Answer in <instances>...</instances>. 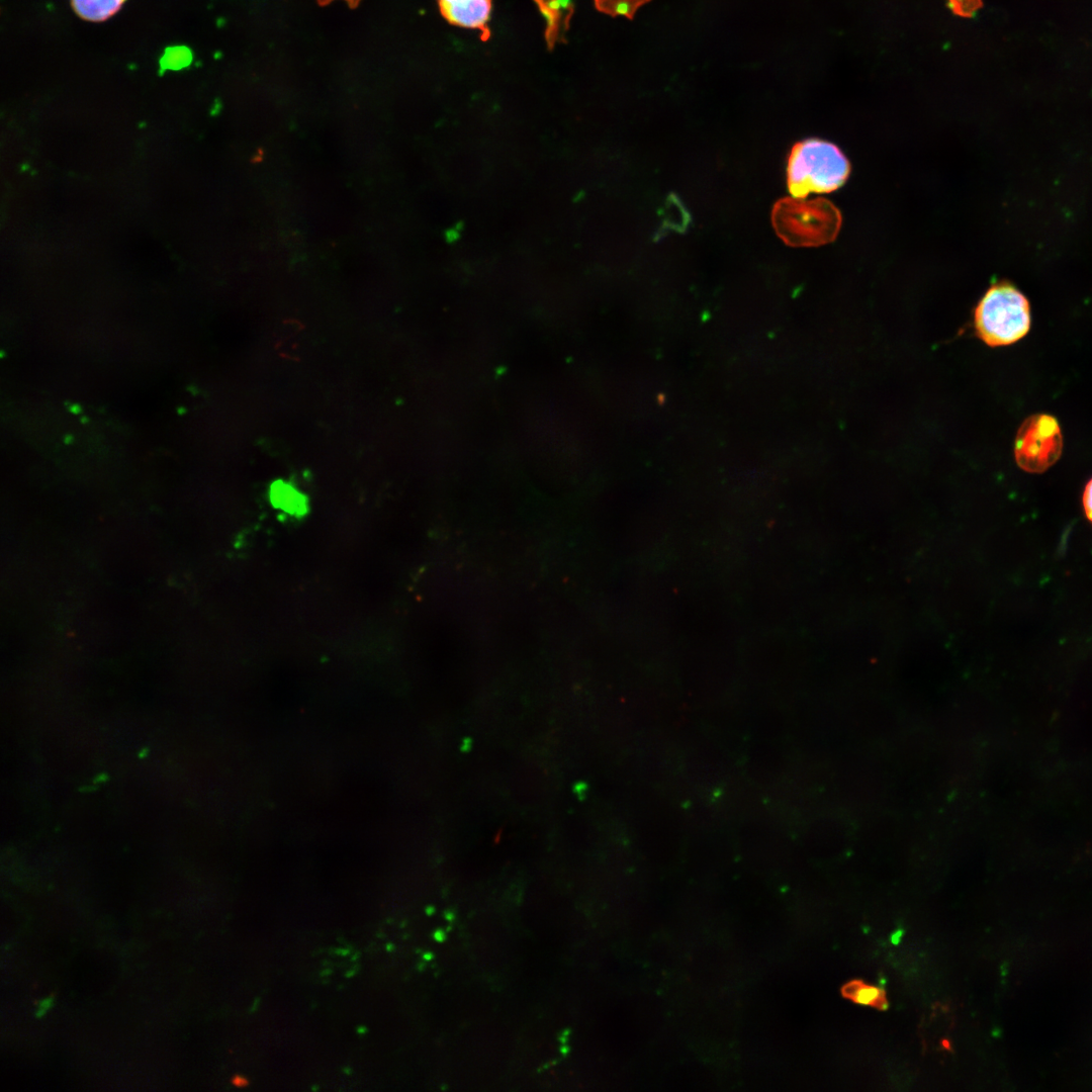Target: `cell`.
<instances>
[{
	"instance_id": "cell-7",
	"label": "cell",
	"mask_w": 1092,
	"mask_h": 1092,
	"mask_svg": "<svg viewBox=\"0 0 1092 1092\" xmlns=\"http://www.w3.org/2000/svg\"><path fill=\"white\" fill-rule=\"evenodd\" d=\"M126 0H70L74 12L82 19L102 22L116 14Z\"/></svg>"
},
{
	"instance_id": "cell-14",
	"label": "cell",
	"mask_w": 1092,
	"mask_h": 1092,
	"mask_svg": "<svg viewBox=\"0 0 1092 1092\" xmlns=\"http://www.w3.org/2000/svg\"><path fill=\"white\" fill-rule=\"evenodd\" d=\"M861 983L862 982L859 981V980L850 981L849 983H847L846 985H844L842 987V989H841L842 995L844 997H846V998L851 999L853 997V995L855 994V992L857 991V989L859 988V986L861 985Z\"/></svg>"
},
{
	"instance_id": "cell-10",
	"label": "cell",
	"mask_w": 1092,
	"mask_h": 1092,
	"mask_svg": "<svg viewBox=\"0 0 1092 1092\" xmlns=\"http://www.w3.org/2000/svg\"><path fill=\"white\" fill-rule=\"evenodd\" d=\"M193 60L192 52L183 46L170 47L160 59L161 70H180L189 66Z\"/></svg>"
},
{
	"instance_id": "cell-5",
	"label": "cell",
	"mask_w": 1092,
	"mask_h": 1092,
	"mask_svg": "<svg viewBox=\"0 0 1092 1092\" xmlns=\"http://www.w3.org/2000/svg\"><path fill=\"white\" fill-rule=\"evenodd\" d=\"M438 5L442 16L450 24L478 29L483 41L489 38L492 0H438Z\"/></svg>"
},
{
	"instance_id": "cell-18",
	"label": "cell",
	"mask_w": 1092,
	"mask_h": 1092,
	"mask_svg": "<svg viewBox=\"0 0 1092 1092\" xmlns=\"http://www.w3.org/2000/svg\"><path fill=\"white\" fill-rule=\"evenodd\" d=\"M317 1H318V3L321 5H326V4H328L329 2H331L333 0H317ZM346 1L349 3L350 7H355L360 2V0H346Z\"/></svg>"
},
{
	"instance_id": "cell-15",
	"label": "cell",
	"mask_w": 1092,
	"mask_h": 1092,
	"mask_svg": "<svg viewBox=\"0 0 1092 1092\" xmlns=\"http://www.w3.org/2000/svg\"><path fill=\"white\" fill-rule=\"evenodd\" d=\"M232 1084L235 1087L242 1088V1087H246L248 1085V1081H247V1079L245 1077L236 1075V1076H234L232 1078Z\"/></svg>"
},
{
	"instance_id": "cell-12",
	"label": "cell",
	"mask_w": 1092,
	"mask_h": 1092,
	"mask_svg": "<svg viewBox=\"0 0 1092 1092\" xmlns=\"http://www.w3.org/2000/svg\"><path fill=\"white\" fill-rule=\"evenodd\" d=\"M948 7L957 15L971 17L982 7V0H948Z\"/></svg>"
},
{
	"instance_id": "cell-8",
	"label": "cell",
	"mask_w": 1092,
	"mask_h": 1092,
	"mask_svg": "<svg viewBox=\"0 0 1092 1092\" xmlns=\"http://www.w3.org/2000/svg\"><path fill=\"white\" fill-rule=\"evenodd\" d=\"M651 0H594L596 8L610 16L632 19L637 10Z\"/></svg>"
},
{
	"instance_id": "cell-13",
	"label": "cell",
	"mask_w": 1092,
	"mask_h": 1092,
	"mask_svg": "<svg viewBox=\"0 0 1092 1092\" xmlns=\"http://www.w3.org/2000/svg\"><path fill=\"white\" fill-rule=\"evenodd\" d=\"M1083 508L1087 519L1092 523V478L1087 482L1083 492Z\"/></svg>"
},
{
	"instance_id": "cell-9",
	"label": "cell",
	"mask_w": 1092,
	"mask_h": 1092,
	"mask_svg": "<svg viewBox=\"0 0 1092 1092\" xmlns=\"http://www.w3.org/2000/svg\"><path fill=\"white\" fill-rule=\"evenodd\" d=\"M272 500L288 513L299 514L304 509V503L299 493L284 483L273 486Z\"/></svg>"
},
{
	"instance_id": "cell-16",
	"label": "cell",
	"mask_w": 1092,
	"mask_h": 1092,
	"mask_svg": "<svg viewBox=\"0 0 1092 1092\" xmlns=\"http://www.w3.org/2000/svg\"><path fill=\"white\" fill-rule=\"evenodd\" d=\"M51 1004H52V998H47V999L40 1001L39 1008L37 1010L38 1011V1016L42 1015V1013L46 1010H48V1008L51 1006Z\"/></svg>"
},
{
	"instance_id": "cell-2",
	"label": "cell",
	"mask_w": 1092,
	"mask_h": 1092,
	"mask_svg": "<svg viewBox=\"0 0 1092 1092\" xmlns=\"http://www.w3.org/2000/svg\"><path fill=\"white\" fill-rule=\"evenodd\" d=\"M974 328L978 338L990 347L1013 344L1029 331V301L1013 284L996 282L975 307Z\"/></svg>"
},
{
	"instance_id": "cell-1",
	"label": "cell",
	"mask_w": 1092,
	"mask_h": 1092,
	"mask_svg": "<svg viewBox=\"0 0 1092 1092\" xmlns=\"http://www.w3.org/2000/svg\"><path fill=\"white\" fill-rule=\"evenodd\" d=\"M850 173V164L840 149L820 139H806L791 150L787 183L793 197L829 193L841 187Z\"/></svg>"
},
{
	"instance_id": "cell-17",
	"label": "cell",
	"mask_w": 1092,
	"mask_h": 1092,
	"mask_svg": "<svg viewBox=\"0 0 1092 1092\" xmlns=\"http://www.w3.org/2000/svg\"><path fill=\"white\" fill-rule=\"evenodd\" d=\"M903 936V930L898 929L891 935V942L895 945L899 944Z\"/></svg>"
},
{
	"instance_id": "cell-11",
	"label": "cell",
	"mask_w": 1092,
	"mask_h": 1092,
	"mask_svg": "<svg viewBox=\"0 0 1092 1092\" xmlns=\"http://www.w3.org/2000/svg\"><path fill=\"white\" fill-rule=\"evenodd\" d=\"M851 1000L857 1004L869 1005L878 1009L888 1008L885 991L882 988L864 985L863 983H861Z\"/></svg>"
},
{
	"instance_id": "cell-4",
	"label": "cell",
	"mask_w": 1092,
	"mask_h": 1092,
	"mask_svg": "<svg viewBox=\"0 0 1092 1092\" xmlns=\"http://www.w3.org/2000/svg\"><path fill=\"white\" fill-rule=\"evenodd\" d=\"M1062 448L1063 438L1058 421L1050 415H1033L1022 423L1017 432L1015 460L1021 469L1040 473L1058 461Z\"/></svg>"
},
{
	"instance_id": "cell-19",
	"label": "cell",
	"mask_w": 1092,
	"mask_h": 1092,
	"mask_svg": "<svg viewBox=\"0 0 1092 1092\" xmlns=\"http://www.w3.org/2000/svg\"><path fill=\"white\" fill-rule=\"evenodd\" d=\"M262 159H263V151H262L261 148H259L256 156L252 159V162L253 163H259V162L262 161Z\"/></svg>"
},
{
	"instance_id": "cell-3",
	"label": "cell",
	"mask_w": 1092,
	"mask_h": 1092,
	"mask_svg": "<svg viewBox=\"0 0 1092 1092\" xmlns=\"http://www.w3.org/2000/svg\"><path fill=\"white\" fill-rule=\"evenodd\" d=\"M771 221L777 235L792 247H816L835 240L841 225L839 209L828 199L784 197L776 202Z\"/></svg>"
},
{
	"instance_id": "cell-6",
	"label": "cell",
	"mask_w": 1092,
	"mask_h": 1092,
	"mask_svg": "<svg viewBox=\"0 0 1092 1092\" xmlns=\"http://www.w3.org/2000/svg\"><path fill=\"white\" fill-rule=\"evenodd\" d=\"M546 19L545 40L549 50L564 40L573 13L572 0H534Z\"/></svg>"
}]
</instances>
